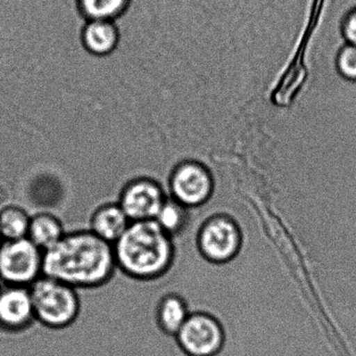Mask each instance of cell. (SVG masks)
Segmentation results:
<instances>
[{
  "label": "cell",
  "instance_id": "4fadbf2b",
  "mask_svg": "<svg viewBox=\"0 0 356 356\" xmlns=\"http://www.w3.org/2000/svg\"><path fill=\"white\" fill-rule=\"evenodd\" d=\"M188 316L186 304L178 296L168 295L160 301L158 324L166 334L177 335Z\"/></svg>",
  "mask_w": 356,
  "mask_h": 356
},
{
  "label": "cell",
  "instance_id": "277c9868",
  "mask_svg": "<svg viewBox=\"0 0 356 356\" xmlns=\"http://www.w3.org/2000/svg\"><path fill=\"white\" fill-rule=\"evenodd\" d=\"M44 251L30 238L0 243V280L9 285L31 286L43 276Z\"/></svg>",
  "mask_w": 356,
  "mask_h": 356
},
{
  "label": "cell",
  "instance_id": "ac0fdd59",
  "mask_svg": "<svg viewBox=\"0 0 356 356\" xmlns=\"http://www.w3.org/2000/svg\"><path fill=\"white\" fill-rule=\"evenodd\" d=\"M341 33L348 44L356 47V6L348 10L341 20Z\"/></svg>",
  "mask_w": 356,
  "mask_h": 356
},
{
  "label": "cell",
  "instance_id": "3957f363",
  "mask_svg": "<svg viewBox=\"0 0 356 356\" xmlns=\"http://www.w3.org/2000/svg\"><path fill=\"white\" fill-rule=\"evenodd\" d=\"M30 289L36 321L51 329L74 324L81 310L80 298L74 287L42 276Z\"/></svg>",
  "mask_w": 356,
  "mask_h": 356
},
{
  "label": "cell",
  "instance_id": "2e32d148",
  "mask_svg": "<svg viewBox=\"0 0 356 356\" xmlns=\"http://www.w3.org/2000/svg\"><path fill=\"white\" fill-rule=\"evenodd\" d=\"M186 208L176 200H166L155 220L172 236L184 228L187 220Z\"/></svg>",
  "mask_w": 356,
  "mask_h": 356
},
{
  "label": "cell",
  "instance_id": "5b68a950",
  "mask_svg": "<svg viewBox=\"0 0 356 356\" xmlns=\"http://www.w3.org/2000/svg\"><path fill=\"white\" fill-rule=\"evenodd\" d=\"M176 337L179 347L188 356H216L226 345L218 321L203 312L191 314Z\"/></svg>",
  "mask_w": 356,
  "mask_h": 356
},
{
  "label": "cell",
  "instance_id": "8992f818",
  "mask_svg": "<svg viewBox=\"0 0 356 356\" xmlns=\"http://www.w3.org/2000/svg\"><path fill=\"white\" fill-rule=\"evenodd\" d=\"M241 230L236 222L225 216H214L202 226L199 247L210 261L227 262L233 259L241 247Z\"/></svg>",
  "mask_w": 356,
  "mask_h": 356
},
{
  "label": "cell",
  "instance_id": "8fae6325",
  "mask_svg": "<svg viewBox=\"0 0 356 356\" xmlns=\"http://www.w3.org/2000/svg\"><path fill=\"white\" fill-rule=\"evenodd\" d=\"M120 34L112 22L91 20L82 33L85 49L97 57L110 55L118 47Z\"/></svg>",
  "mask_w": 356,
  "mask_h": 356
},
{
  "label": "cell",
  "instance_id": "ffe728a7",
  "mask_svg": "<svg viewBox=\"0 0 356 356\" xmlns=\"http://www.w3.org/2000/svg\"><path fill=\"white\" fill-rule=\"evenodd\" d=\"M0 283H1V280H0ZM0 287H1V285H0Z\"/></svg>",
  "mask_w": 356,
  "mask_h": 356
},
{
  "label": "cell",
  "instance_id": "6da1fadb",
  "mask_svg": "<svg viewBox=\"0 0 356 356\" xmlns=\"http://www.w3.org/2000/svg\"><path fill=\"white\" fill-rule=\"evenodd\" d=\"M116 268L113 245L91 230L66 233L57 245L44 251L43 276L76 289L106 284Z\"/></svg>",
  "mask_w": 356,
  "mask_h": 356
},
{
  "label": "cell",
  "instance_id": "9a60e30c",
  "mask_svg": "<svg viewBox=\"0 0 356 356\" xmlns=\"http://www.w3.org/2000/svg\"><path fill=\"white\" fill-rule=\"evenodd\" d=\"M78 3L83 15L90 22H112L127 11L131 0H78Z\"/></svg>",
  "mask_w": 356,
  "mask_h": 356
},
{
  "label": "cell",
  "instance_id": "ba28073f",
  "mask_svg": "<svg viewBox=\"0 0 356 356\" xmlns=\"http://www.w3.org/2000/svg\"><path fill=\"white\" fill-rule=\"evenodd\" d=\"M166 197L156 181L138 178L127 183L120 195V207L131 222L155 220Z\"/></svg>",
  "mask_w": 356,
  "mask_h": 356
},
{
  "label": "cell",
  "instance_id": "5bb4252c",
  "mask_svg": "<svg viewBox=\"0 0 356 356\" xmlns=\"http://www.w3.org/2000/svg\"><path fill=\"white\" fill-rule=\"evenodd\" d=\"M31 216L17 206H6L0 209V233L3 241L28 237Z\"/></svg>",
  "mask_w": 356,
  "mask_h": 356
},
{
  "label": "cell",
  "instance_id": "9c48e42d",
  "mask_svg": "<svg viewBox=\"0 0 356 356\" xmlns=\"http://www.w3.org/2000/svg\"><path fill=\"white\" fill-rule=\"evenodd\" d=\"M36 321L30 286L0 287V328L22 331Z\"/></svg>",
  "mask_w": 356,
  "mask_h": 356
},
{
  "label": "cell",
  "instance_id": "d6986e66",
  "mask_svg": "<svg viewBox=\"0 0 356 356\" xmlns=\"http://www.w3.org/2000/svg\"><path fill=\"white\" fill-rule=\"evenodd\" d=\"M3 236H1V233H0V243H3Z\"/></svg>",
  "mask_w": 356,
  "mask_h": 356
},
{
  "label": "cell",
  "instance_id": "e0dca14e",
  "mask_svg": "<svg viewBox=\"0 0 356 356\" xmlns=\"http://www.w3.org/2000/svg\"><path fill=\"white\" fill-rule=\"evenodd\" d=\"M335 66L339 76L349 83H356V47L355 45H343L337 58Z\"/></svg>",
  "mask_w": 356,
  "mask_h": 356
},
{
  "label": "cell",
  "instance_id": "52a82bcc",
  "mask_svg": "<svg viewBox=\"0 0 356 356\" xmlns=\"http://www.w3.org/2000/svg\"><path fill=\"white\" fill-rule=\"evenodd\" d=\"M175 200L185 207H197L211 197L213 179L209 170L197 161H185L175 168L170 177Z\"/></svg>",
  "mask_w": 356,
  "mask_h": 356
},
{
  "label": "cell",
  "instance_id": "7a4b0ae2",
  "mask_svg": "<svg viewBox=\"0 0 356 356\" xmlns=\"http://www.w3.org/2000/svg\"><path fill=\"white\" fill-rule=\"evenodd\" d=\"M113 248L118 268L138 280L161 276L174 257L172 236L155 220L131 222Z\"/></svg>",
  "mask_w": 356,
  "mask_h": 356
},
{
  "label": "cell",
  "instance_id": "30bf717a",
  "mask_svg": "<svg viewBox=\"0 0 356 356\" xmlns=\"http://www.w3.org/2000/svg\"><path fill=\"white\" fill-rule=\"evenodd\" d=\"M130 224V218L120 204H104L93 212L90 230L104 241L114 245Z\"/></svg>",
  "mask_w": 356,
  "mask_h": 356
},
{
  "label": "cell",
  "instance_id": "7c38bea8",
  "mask_svg": "<svg viewBox=\"0 0 356 356\" xmlns=\"http://www.w3.org/2000/svg\"><path fill=\"white\" fill-rule=\"evenodd\" d=\"M65 234L61 220L53 214L39 213L31 218L28 238L43 251L57 245Z\"/></svg>",
  "mask_w": 356,
  "mask_h": 356
}]
</instances>
